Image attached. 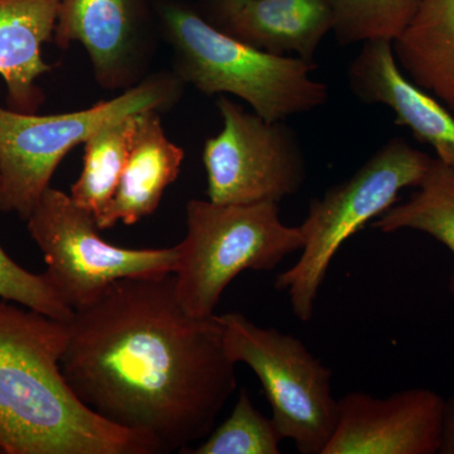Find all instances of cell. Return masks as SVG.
Listing matches in <instances>:
<instances>
[{"instance_id": "obj_1", "label": "cell", "mask_w": 454, "mask_h": 454, "mask_svg": "<svg viewBox=\"0 0 454 454\" xmlns=\"http://www.w3.org/2000/svg\"><path fill=\"white\" fill-rule=\"evenodd\" d=\"M67 330L61 372L77 399L160 452L207 437L238 387L216 315L191 316L173 274L118 280Z\"/></svg>"}, {"instance_id": "obj_2", "label": "cell", "mask_w": 454, "mask_h": 454, "mask_svg": "<svg viewBox=\"0 0 454 454\" xmlns=\"http://www.w3.org/2000/svg\"><path fill=\"white\" fill-rule=\"evenodd\" d=\"M67 340V322L0 298V453H160L77 399L61 372Z\"/></svg>"}, {"instance_id": "obj_3", "label": "cell", "mask_w": 454, "mask_h": 454, "mask_svg": "<svg viewBox=\"0 0 454 454\" xmlns=\"http://www.w3.org/2000/svg\"><path fill=\"white\" fill-rule=\"evenodd\" d=\"M155 14L172 49L173 73L203 95H234L271 121L327 103V86L310 77L316 62L254 49L181 0L157 3Z\"/></svg>"}, {"instance_id": "obj_4", "label": "cell", "mask_w": 454, "mask_h": 454, "mask_svg": "<svg viewBox=\"0 0 454 454\" xmlns=\"http://www.w3.org/2000/svg\"><path fill=\"white\" fill-rule=\"evenodd\" d=\"M184 86L175 73H158L79 112L38 115L0 106V211L28 219L71 149L128 116L166 112L181 100Z\"/></svg>"}, {"instance_id": "obj_5", "label": "cell", "mask_w": 454, "mask_h": 454, "mask_svg": "<svg viewBox=\"0 0 454 454\" xmlns=\"http://www.w3.org/2000/svg\"><path fill=\"white\" fill-rule=\"evenodd\" d=\"M186 238L177 245L176 294L191 316L207 318L245 270L269 271L301 250L300 226H286L276 202L223 205L191 200Z\"/></svg>"}, {"instance_id": "obj_6", "label": "cell", "mask_w": 454, "mask_h": 454, "mask_svg": "<svg viewBox=\"0 0 454 454\" xmlns=\"http://www.w3.org/2000/svg\"><path fill=\"white\" fill-rule=\"evenodd\" d=\"M432 160L405 140L391 139L351 177L310 201L309 215L300 226L303 253L276 280V288L286 292L300 321L313 318L319 289L342 245L393 207L400 191L419 186Z\"/></svg>"}, {"instance_id": "obj_7", "label": "cell", "mask_w": 454, "mask_h": 454, "mask_svg": "<svg viewBox=\"0 0 454 454\" xmlns=\"http://www.w3.org/2000/svg\"><path fill=\"white\" fill-rule=\"evenodd\" d=\"M216 318L227 356L258 376L283 439L292 441L301 454L324 453L339 414L333 370L292 334L260 327L241 313Z\"/></svg>"}, {"instance_id": "obj_8", "label": "cell", "mask_w": 454, "mask_h": 454, "mask_svg": "<svg viewBox=\"0 0 454 454\" xmlns=\"http://www.w3.org/2000/svg\"><path fill=\"white\" fill-rule=\"evenodd\" d=\"M26 221L43 254L44 276L73 310L91 303L118 280L173 274L177 267V247L128 249L106 243L94 215L56 188H47Z\"/></svg>"}, {"instance_id": "obj_9", "label": "cell", "mask_w": 454, "mask_h": 454, "mask_svg": "<svg viewBox=\"0 0 454 454\" xmlns=\"http://www.w3.org/2000/svg\"><path fill=\"white\" fill-rule=\"evenodd\" d=\"M217 107L223 129L206 140L202 151L208 200L223 205L279 203L300 192L306 157L286 121H268L226 97Z\"/></svg>"}, {"instance_id": "obj_10", "label": "cell", "mask_w": 454, "mask_h": 454, "mask_svg": "<svg viewBox=\"0 0 454 454\" xmlns=\"http://www.w3.org/2000/svg\"><path fill=\"white\" fill-rule=\"evenodd\" d=\"M53 41L67 50L79 42L103 89L142 82L153 55L148 0H59Z\"/></svg>"}, {"instance_id": "obj_11", "label": "cell", "mask_w": 454, "mask_h": 454, "mask_svg": "<svg viewBox=\"0 0 454 454\" xmlns=\"http://www.w3.org/2000/svg\"><path fill=\"white\" fill-rule=\"evenodd\" d=\"M446 400L429 389L387 397L349 393L339 399L336 428L322 454H437Z\"/></svg>"}, {"instance_id": "obj_12", "label": "cell", "mask_w": 454, "mask_h": 454, "mask_svg": "<svg viewBox=\"0 0 454 454\" xmlns=\"http://www.w3.org/2000/svg\"><path fill=\"white\" fill-rule=\"evenodd\" d=\"M352 94L364 104H381L395 114V124L434 149L437 158L454 167V116L450 110L400 71L393 42H364L348 70Z\"/></svg>"}, {"instance_id": "obj_13", "label": "cell", "mask_w": 454, "mask_h": 454, "mask_svg": "<svg viewBox=\"0 0 454 454\" xmlns=\"http://www.w3.org/2000/svg\"><path fill=\"white\" fill-rule=\"evenodd\" d=\"M160 112L137 115L129 155L115 195L97 220L98 229H112L121 221L134 225L157 210L164 191L178 178L184 151L167 138Z\"/></svg>"}, {"instance_id": "obj_14", "label": "cell", "mask_w": 454, "mask_h": 454, "mask_svg": "<svg viewBox=\"0 0 454 454\" xmlns=\"http://www.w3.org/2000/svg\"><path fill=\"white\" fill-rule=\"evenodd\" d=\"M211 23L254 49L315 62L334 20L327 0H250Z\"/></svg>"}, {"instance_id": "obj_15", "label": "cell", "mask_w": 454, "mask_h": 454, "mask_svg": "<svg viewBox=\"0 0 454 454\" xmlns=\"http://www.w3.org/2000/svg\"><path fill=\"white\" fill-rule=\"evenodd\" d=\"M59 0H0V76L9 109L37 113L44 100L38 80L52 66L42 47L55 35Z\"/></svg>"}, {"instance_id": "obj_16", "label": "cell", "mask_w": 454, "mask_h": 454, "mask_svg": "<svg viewBox=\"0 0 454 454\" xmlns=\"http://www.w3.org/2000/svg\"><path fill=\"white\" fill-rule=\"evenodd\" d=\"M397 65L454 114V0H420L393 41Z\"/></svg>"}, {"instance_id": "obj_17", "label": "cell", "mask_w": 454, "mask_h": 454, "mask_svg": "<svg viewBox=\"0 0 454 454\" xmlns=\"http://www.w3.org/2000/svg\"><path fill=\"white\" fill-rule=\"evenodd\" d=\"M372 227L385 234L400 230L424 232L447 247L454 258V167L433 158L411 199L376 217ZM450 291L454 295V265Z\"/></svg>"}, {"instance_id": "obj_18", "label": "cell", "mask_w": 454, "mask_h": 454, "mask_svg": "<svg viewBox=\"0 0 454 454\" xmlns=\"http://www.w3.org/2000/svg\"><path fill=\"white\" fill-rule=\"evenodd\" d=\"M138 115V114H137ZM137 115L97 131L86 140L82 175L71 188V199L98 219L106 210L129 155Z\"/></svg>"}, {"instance_id": "obj_19", "label": "cell", "mask_w": 454, "mask_h": 454, "mask_svg": "<svg viewBox=\"0 0 454 454\" xmlns=\"http://www.w3.org/2000/svg\"><path fill=\"white\" fill-rule=\"evenodd\" d=\"M340 46L358 42H393L404 31L420 0H327Z\"/></svg>"}, {"instance_id": "obj_20", "label": "cell", "mask_w": 454, "mask_h": 454, "mask_svg": "<svg viewBox=\"0 0 454 454\" xmlns=\"http://www.w3.org/2000/svg\"><path fill=\"white\" fill-rule=\"evenodd\" d=\"M282 434L274 420L260 413L243 387L225 422L212 429L191 454H279Z\"/></svg>"}, {"instance_id": "obj_21", "label": "cell", "mask_w": 454, "mask_h": 454, "mask_svg": "<svg viewBox=\"0 0 454 454\" xmlns=\"http://www.w3.org/2000/svg\"><path fill=\"white\" fill-rule=\"evenodd\" d=\"M0 298L14 301L42 315L67 322L74 310L52 288L44 274H33L18 265L0 247Z\"/></svg>"}, {"instance_id": "obj_22", "label": "cell", "mask_w": 454, "mask_h": 454, "mask_svg": "<svg viewBox=\"0 0 454 454\" xmlns=\"http://www.w3.org/2000/svg\"><path fill=\"white\" fill-rule=\"evenodd\" d=\"M441 454H454V391L450 399L446 402L443 443H442Z\"/></svg>"}, {"instance_id": "obj_23", "label": "cell", "mask_w": 454, "mask_h": 454, "mask_svg": "<svg viewBox=\"0 0 454 454\" xmlns=\"http://www.w3.org/2000/svg\"><path fill=\"white\" fill-rule=\"evenodd\" d=\"M247 2H250V0H210L207 13L202 14L206 17V20L215 22L220 17L225 16V14Z\"/></svg>"}]
</instances>
